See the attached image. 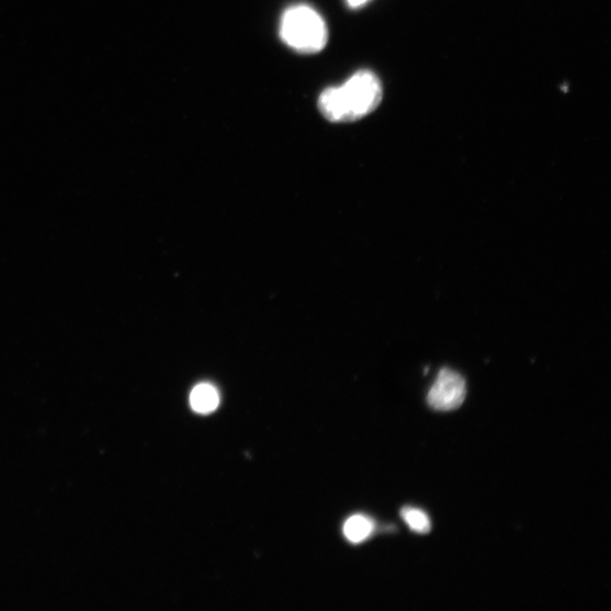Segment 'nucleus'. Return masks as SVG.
Here are the masks:
<instances>
[{
    "label": "nucleus",
    "instance_id": "nucleus-1",
    "mask_svg": "<svg viewBox=\"0 0 611 611\" xmlns=\"http://www.w3.org/2000/svg\"><path fill=\"white\" fill-rule=\"evenodd\" d=\"M383 100V87L373 71H357L347 82L319 95L318 110L332 123H351L375 112Z\"/></svg>",
    "mask_w": 611,
    "mask_h": 611
},
{
    "label": "nucleus",
    "instance_id": "nucleus-2",
    "mask_svg": "<svg viewBox=\"0 0 611 611\" xmlns=\"http://www.w3.org/2000/svg\"><path fill=\"white\" fill-rule=\"evenodd\" d=\"M280 38L293 50L314 55L329 42L328 25L317 11L308 5L287 9L280 21Z\"/></svg>",
    "mask_w": 611,
    "mask_h": 611
},
{
    "label": "nucleus",
    "instance_id": "nucleus-3",
    "mask_svg": "<svg viewBox=\"0 0 611 611\" xmlns=\"http://www.w3.org/2000/svg\"><path fill=\"white\" fill-rule=\"evenodd\" d=\"M466 395L465 380L455 371L444 369L431 386L427 403L438 411H453L462 406Z\"/></svg>",
    "mask_w": 611,
    "mask_h": 611
},
{
    "label": "nucleus",
    "instance_id": "nucleus-4",
    "mask_svg": "<svg viewBox=\"0 0 611 611\" xmlns=\"http://www.w3.org/2000/svg\"><path fill=\"white\" fill-rule=\"evenodd\" d=\"M191 406L199 414H210L218 408L220 397L217 388L210 384L197 385L191 394Z\"/></svg>",
    "mask_w": 611,
    "mask_h": 611
},
{
    "label": "nucleus",
    "instance_id": "nucleus-5",
    "mask_svg": "<svg viewBox=\"0 0 611 611\" xmlns=\"http://www.w3.org/2000/svg\"><path fill=\"white\" fill-rule=\"evenodd\" d=\"M343 531L349 542L359 544L372 534L374 523L364 516H354L346 522Z\"/></svg>",
    "mask_w": 611,
    "mask_h": 611
},
{
    "label": "nucleus",
    "instance_id": "nucleus-6",
    "mask_svg": "<svg viewBox=\"0 0 611 611\" xmlns=\"http://www.w3.org/2000/svg\"><path fill=\"white\" fill-rule=\"evenodd\" d=\"M401 517L409 528L417 533H428L431 529L429 517L421 510L414 508H405Z\"/></svg>",
    "mask_w": 611,
    "mask_h": 611
},
{
    "label": "nucleus",
    "instance_id": "nucleus-7",
    "mask_svg": "<svg viewBox=\"0 0 611 611\" xmlns=\"http://www.w3.org/2000/svg\"><path fill=\"white\" fill-rule=\"evenodd\" d=\"M370 2L371 0H346L347 5L352 10L361 9Z\"/></svg>",
    "mask_w": 611,
    "mask_h": 611
}]
</instances>
